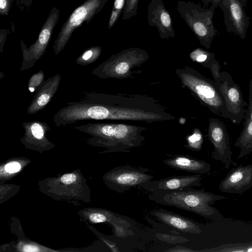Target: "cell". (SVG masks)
Listing matches in <instances>:
<instances>
[{"instance_id":"6","label":"cell","mask_w":252,"mask_h":252,"mask_svg":"<svg viewBox=\"0 0 252 252\" xmlns=\"http://www.w3.org/2000/svg\"><path fill=\"white\" fill-rule=\"evenodd\" d=\"M108 0H86L77 7L64 23L54 42L55 54L64 49L72 33L84 22L88 24L103 8Z\"/></svg>"},{"instance_id":"16","label":"cell","mask_w":252,"mask_h":252,"mask_svg":"<svg viewBox=\"0 0 252 252\" xmlns=\"http://www.w3.org/2000/svg\"><path fill=\"white\" fill-rule=\"evenodd\" d=\"M150 214L162 223L182 232L199 234L203 232L192 220L163 209H155Z\"/></svg>"},{"instance_id":"25","label":"cell","mask_w":252,"mask_h":252,"mask_svg":"<svg viewBox=\"0 0 252 252\" xmlns=\"http://www.w3.org/2000/svg\"><path fill=\"white\" fill-rule=\"evenodd\" d=\"M44 73L43 69L35 73L29 79L28 89L31 92H36L37 88L44 82Z\"/></svg>"},{"instance_id":"28","label":"cell","mask_w":252,"mask_h":252,"mask_svg":"<svg viewBox=\"0 0 252 252\" xmlns=\"http://www.w3.org/2000/svg\"><path fill=\"white\" fill-rule=\"evenodd\" d=\"M245 118L252 121V79L249 82V104Z\"/></svg>"},{"instance_id":"12","label":"cell","mask_w":252,"mask_h":252,"mask_svg":"<svg viewBox=\"0 0 252 252\" xmlns=\"http://www.w3.org/2000/svg\"><path fill=\"white\" fill-rule=\"evenodd\" d=\"M252 187V165L232 168L219 184V189L227 193L243 194Z\"/></svg>"},{"instance_id":"3","label":"cell","mask_w":252,"mask_h":252,"mask_svg":"<svg viewBox=\"0 0 252 252\" xmlns=\"http://www.w3.org/2000/svg\"><path fill=\"white\" fill-rule=\"evenodd\" d=\"M176 73L187 88L204 106L214 114L228 119L224 98L217 83L202 75L195 69L186 67L178 68Z\"/></svg>"},{"instance_id":"31","label":"cell","mask_w":252,"mask_h":252,"mask_svg":"<svg viewBox=\"0 0 252 252\" xmlns=\"http://www.w3.org/2000/svg\"><path fill=\"white\" fill-rule=\"evenodd\" d=\"M121 14V12L112 8L108 21V27L109 29H111L113 27Z\"/></svg>"},{"instance_id":"36","label":"cell","mask_w":252,"mask_h":252,"mask_svg":"<svg viewBox=\"0 0 252 252\" xmlns=\"http://www.w3.org/2000/svg\"><path fill=\"white\" fill-rule=\"evenodd\" d=\"M18 4L29 7L32 5V0H17Z\"/></svg>"},{"instance_id":"4","label":"cell","mask_w":252,"mask_h":252,"mask_svg":"<svg viewBox=\"0 0 252 252\" xmlns=\"http://www.w3.org/2000/svg\"><path fill=\"white\" fill-rule=\"evenodd\" d=\"M215 7H203L190 1L178 0L177 11L181 17L198 38L200 43L207 49L210 48L215 36L218 34L213 17Z\"/></svg>"},{"instance_id":"7","label":"cell","mask_w":252,"mask_h":252,"mask_svg":"<svg viewBox=\"0 0 252 252\" xmlns=\"http://www.w3.org/2000/svg\"><path fill=\"white\" fill-rule=\"evenodd\" d=\"M59 10L53 7L42 26L35 42L27 47L23 40L20 41L23 60L20 71L30 69L43 55L51 39L54 29L59 19Z\"/></svg>"},{"instance_id":"32","label":"cell","mask_w":252,"mask_h":252,"mask_svg":"<svg viewBox=\"0 0 252 252\" xmlns=\"http://www.w3.org/2000/svg\"><path fill=\"white\" fill-rule=\"evenodd\" d=\"M76 176L74 174L69 173L63 175L61 179V182L65 184H70L75 181Z\"/></svg>"},{"instance_id":"15","label":"cell","mask_w":252,"mask_h":252,"mask_svg":"<svg viewBox=\"0 0 252 252\" xmlns=\"http://www.w3.org/2000/svg\"><path fill=\"white\" fill-rule=\"evenodd\" d=\"M61 78L60 74H56L44 81L36 91L27 114H34L45 108L58 90Z\"/></svg>"},{"instance_id":"20","label":"cell","mask_w":252,"mask_h":252,"mask_svg":"<svg viewBox=\"0 0 252 252\" xmlns=\"http://www.w3.org/2000/svg\"><path fill=\"white\" fill-rule=\"evenodd\" d=\"M199 252H252V241L249 243H236L223 244Z\"/></svg>"},{"instance_id":"17","label":"cell","mask_w":252,"mask_h":252,"mask_svg":"<svg viewBox=\"0 0 252 252\" xmlns=\"http://www.w3.org/2000/svg\"><path fill=\"white\" fill-rule=\"evenodd\" d=\"M163 163L176 170L196 174H207L211 171V164L205 160H200L185 155H176L164 159Z\"/></svg>"},{"instance_id":"38","label":"cell","mask_w":252,"mask_h":252,"mask_svg":"<svg viewBox=\"0 0 252 252\" xmlns=\"http://www.w3.org/2000/svg\"><path fill=\"white\" fill-rule=\"evenodd\" d=\"M241 0L242 2L243 5L245 6L247 4L249 0Z\"/></svg>"},{"instance_id":"26","label":"cell","mask_w":252,"mask_h":252,"mask_svg":"<svg viewBox=\"0 0 252 252\" xmlns=\"http://www.w3.org/2000/svg\"><path fill=\"white\" fill-rule=\"evenodd\" d=\"M156 237L161 241L169 244H176L186 242L189 240L185 237L174 235L158 233Z\"/></svg>"},{"instance_id":"29","label":"cell","mask_w":252,"mask_h":252,"mask_svg":"<svg viewBox=\"0 0 252 252\" xmlns=\"http://www.w3.org/2000/svg\"><path fill=\"white\" fill-rule=\"evenodd\" d=\"M210 69L216 83L219 82L220 77V66L219 62L216 60L211 65Z\"/></svg>"},{"instance_id":"2","label":"cell","mask_w":252,"mask_h":252,"mask_svg":"<svg viewBox=\"0 0 252 252\" xmlns=\"http://www.w3.org/2000/svg\"><path fill=\"white\" fill-rule=\"evenodd\" d=\"M74 129L92 136L94 143L110 152H131L145 140L142 135L145 127L125 124L97 123L74 126Z\"/></svg>"},{"instance_id":"23","label":"cell","mask_w":252,"mask_h":252,"mask_svg":"<svg viewBox=\"0 0 252 252\" xmlns=\"http://www.w3.org/2000/svg\"><path fill=\"white\" fill-rule=\"evenodd\" d=\"M139 0H126L123 20H128L137 14Z\"/></svg>"},{"instance_id":"33","label":"cell","mask_w":252,"mask_h":252,"mask_svg":"<svg viewBox=\"0 0 252 252\" xmlns=\"http://www.w3.org/2000/svg\"><path fill=\"white\" fill-rule=\"evenodd\" d=\"M9 31L6 29L0 30V52L2 53L3 51L4 43Z\"/></svg>"},{"instance_id":"13","label":"cell","mask_w":252,"mask_h":252,"mask_svg":"<svg viewBox=\"0 0 252 252\" xmlns=\"http://www.w3.org/2000/svg\"><path fill=\"white\" fill-rule=\"evenodd\" d=\"M148 24L156 27L161 39L174 37L175 32L171 16L162 0H151L147 10Z\"/></svg>"},{"instance_id":"35","label":"cell","mask_w":252,"mask_h":252,"mask_svg":"<svg viewBox=\"0 0 252 252\" xmlns=\"http://www.w3.org/2000/svg\"><path fill=\"white\" fill-rule=\"evenodd\" d=\"M204 6H208L209 3H211V5L215 8L218 6L220 7L221 5L223 0H201Z\"/></svg>"},{"instance_id":"39","label":"cell","mask_w":252,"mask_h":252,"mask_svg":"<svg viewBox=\"0 0 252 252\" xmlns=\"http://www.w3.org/2000/svg\"><path fill=\"white\" fill-rule=\"evenodd\" d=\"M4 76V74L2 73V72H0V79Z\"/></svg>"},{"instance_id":"34","label":"cell","mask_w":252,"mask_h":252,"mask_svg":"<svg viewBox=\"0 0 252 252\" xmlns=\"http://www.w3.org/2000/svg\"><path fill=\"white\" fill-rule=\"evenodd\" d=\"M126 0H115L113 9L121 13L123 12Z\"/></svg>"},{"instance_id":"18","label":"cell","mask_w":252,"mask_h":252,"mask_svg":"<svg viewBox=\"0 0 252 252\" xmlns=\"http://www.w3.org/2000/svg\"><path fill=\"white\" fill-rule=\"evenodd\" d=\"M22 126L25 134L21 140L24 143L36 146H44L50 143L46 134L51 128L46 122L34 120L23 123Z\"/></svg>"},{"instance_id":"9","label":"cell","mask_w":252,"mask_h":252,"mask_svg":"<svg viewBox=\"0 0 252 252\" xmlns=\"http://www.w3.org/2000/svg\"><path fill=\"white\" fill-rule=\"evenodd\" d=\"M148 171V168L140 166L123 165L113 169L107 178L112 189L123 193L152 180L154 177Z\"/></svg>"},{"instance_id":"19","label":"cell","mask_w":252,"mask_h":252,"mask_svg":"<svg viewBox=\"0 0 252 252\" xmlns=\"http://www.w3.org/2000/svg\"><path fill=\"white\" fill-rule=\"evenodd\" d=\"M234 146L240 148L238 159L243 158L252 152V121L245 118L243 129Z\"/></svg>"},{"instance_id":"21","label":"cell","mask_w":252,"mask_h":252,"mask_svg":"<svg viewBox=\"0 0 252 252\" xmlns=\"http://www.w3.org/2000/svg\"><path fill=\"white\" fill-rule=\"evenodd\" d=\"M102 52L99 46L91 47L84 51L76 60L79 65L86 66L94 63L99 57Z\"/></svg>"},{"instance_id":"11","label":"cell","mask_w":252,"mask_h":252,"mask_svg":"<svg viewBox=\"0 0 252 252\" xmlns=\"http://www.w3.org/2000/svg\"><path fill=\"white\" fill-rule=\"evenodd\" d=\"M244 7L241 0H223L220 6L227 32L237 34L242 39L246 38L250 24Z\"/></svg>"},{"instance_id":"27","label":"cell","mask_w":252,"mask_h":252,"mask_svg":"<svg viewBox=\"0 0 252 252\" xmlns=\"http://www.w3.org/2000/svg\"><path fill=\"white\" fill-rule=\"evenodd\" d=\"M15 0H0V14L2 16H7L12 2Z\"/></svg>"},{"instance_id":"8","label":"cell","mask_w":252,"mask_h":252,"mask_svg":"<svg viewBox=\"0 0 252 252\" xmlns=\"http://www.w3.org/2000/svg\"><path fill=\"white\" fill-rule=\"evenodd\" d=\"M216 83L224 98L228 119L235 124H240L246 114L247 105L240 87L234 82L230 74L226 71L220 72V79Z\"/></svg>"},{"instance_id":"10","label":"cell","mask_w":252,"mask_h":252,"mask_svg":"<svg viewBox=\"0 0 252 252\" xmlns=\"http://www.w3.org/2000/svg\"><path fill=\"white\" fill-rule=\"evenodd\" d=\"M208 136L214 147L212 158L228 169L232 164V152L224 124L218 119L210 118Z\"/></svg>"},{"instance_id":"22","label":"cell","mask_w":252,"mask_h":252,"mask_svg":"<svg viewBox=\"0 0 252 252\" xmlns=\"http://www.w3.org/2000/svg\"><path fill=\"white\" fill-rule=\"evenodd\" d=\"M190 58L193 61L202 63L204 66L210 69L213 63L216 60L215 54L201 48H196L189 55Z\"/></svg>"},{"instance_id":"24","label":"cell","mask_w":252,"mask_h":252,"mask_svg":"<svg viewBox=\"0 0 252 252\" xmlns=\"http://www.w3.org/2000/svg\"><path fill=\"white\" fill-rule=\"evenodd\" d=\"M203 137L199 130H195L193 133L187 139L188 147L194 151H199L201 149Z\"/></svg>"},{"instance_id":"37","label":"cell","mask_w":252,"mask_h":252,"mask_svg":"<svg viewBox=\"0 0 252 252\" xmlns=\"http://www.w3.org/2000/svg\"><path fill=\"white\" fill-rule=\"evenodd\" d=\"M24 251L26 252H36L38 251V250L37 249V248L35 247H33L32 246H26L24 247V249H23Z\"/></svg>"},{"instance_id":"1","label":"cell","mask_w":252,"mask_h":252,"mask_svg":"<svg viewBox=\"0 0 252 252\" xmlns=\"http://www.w3.org/2000/svg\"><path fill=\"white\" fill-rule=\"evenodd\" d=\"M149 199L157 204L173 206L195 213L217 222L224 219L212 205L216 201L228 199L225 196L192 188L176 190H157L150 192Z\"/></svg>"},{"instance_id":"5","label":"cell","mask_w":252,"mask_h":252,"mask_svg":"<svg viewBox=\"0 0 252 252\" xmlns=\"http://www.w3.org/2000/svg\"><path fill=\"white\" fill-rule=\"evenodd\" d=\"M149 59L144 49L131 47L113 55L94 69L92 74L101 79H123L130 76L132 69Z\"/></svg>"},{"instance_id":"30","label":"cell","mask_w":252,"mask_h":252,"mask_svg":"<svg viewBox=\"0 0 252 252\" xmlns=\"http://www.w3.org/2000/svg\"><path fill=\"white\" fill-rule=\"evenodd\" d=\"M21 165L17 161H12L6 164L4 167L5 170L9 173H16L20 170Z\"/></svg>"},{"instance_id":"14","label":"cell","mask_w":252,"mask_h":252,"mask_svg":"<svg viewBox=\"0 0 252 252\" xmlns=\"http://www.w3.org/2000/svg\"><path fill=\"white\" fill-rule=\"evenodd\" d=\"M202 176L200 174L191 175L175 176L158 180L146 182L138 188L150 193L157 190H176L201 185Z\"/></svg>"}]
</instances>
